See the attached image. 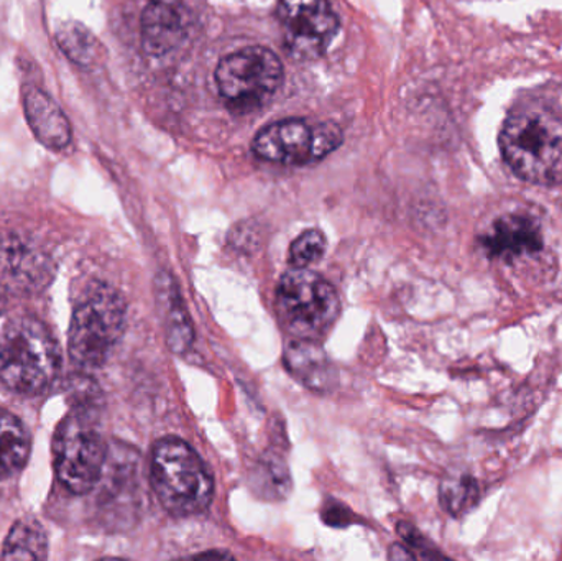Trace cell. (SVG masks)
<instances>
[{
  "mask_svg": "<svg viewBox=\"0 0 562 561\" xmlns=\"http://www.w3.org/2000/svg\"><path fill=\"white\" fill-rule=\"evenodd\" d=\"M501 148L512 170L528 183H562V117L541 104L515 109L501 134Z\"/></svg>",
  "mask_w": 562,
  "mask_h": 561,
  "instance_id": "6da1fadb",
  "label": "cell"
},
{
  "mask_svg": "<svg viewBox=\"0 0 562 561\" xmlns=\"http://www.w3.org/2000/svg\"><path fill=\"white\" fill-rule=\"evenodd\" d=\"M150 484L164 509L177 517L204 513L214 496V478L203 458L177 437L161 438L155 444Z\"/></svg>",
  "mask_w": 562,
  "mask_h": 561,
  "instance_id": "7a4b0ae2",
  "label": "cell"
},
{
  "mask_svg": "<svg viewBox=\"0 0 562 561\" xmlns=\"http://www.w3.org/2000/svg\"><path fill=\"white\" fill-rule=\"evenodd\" d=\"M61 352L49 329L32 316L7 323L0 333V384L23 395L46 391L58 375Z\"/></svg>",
  "mask_w": 562,
  "mask_h": 561,
  "instance_id": "3957f363",
  "label": "cell"
},
{
  "mask_svg": "<svg viewBox=\"0 0 562 561\" xmlns=\"http://www.w3.org/2000/svg\"><path fill=\"white\" fill-rule=\"evenodd\" d=\"M124 296L108 283L94 282L82 292L72 312L68 351L81 371L101 368L125 329Z\"/></svg>",
  "mask_w": 562,
  "mask_h": 561,
  "instance_id": "277c9868",
  "label": "cell"
},
{
  "mask_svg": "<svg viewBox=\"0 0 562 561\" xmlns=\"http://www.w3.org/2000/svg\"><path fill=\"white\" fill-rule=\"evenodd\" d=\"M276 308L291 338L321 341L339 318L340 300L329 280L293 267L277 287Z\"/></svg>",
  "mask_w": 562,
  "mask_h": 561,
  "instance_id": "5b68a950",
  "label": "cell"
},
{
  "mask_svg": "<svg viewBox=\"0 0 562 561\" xmlns=\"http://www.w3.org/2000/svg\"><path fill=\"white\" fill-rule=\"evenodd\" d=\"M214 78L227 108L247 114L262 108L279 91L283 65L272 49L247 46L224 56Z\"/></svg>",
  "mask_w": 562,
  "mask_h": 561,
  "instance_id": "8992f818",
  "label": "cell"
},
{
  "mask_svg": "<svg viewBox=\"0 0 562 561\" xmlns=\"http://www.w3.org/2000/svg\"><path fill=\"white\" fill-rule=\"evenodd\" d=\"M55 470L59 483L71 494H88L102 480L108 447L94 427V417L71 412L59 424L53 440Z\"/></svg>",
  "mask_w": 562,
  "mask_h": 561,
  "instance_id": "52a82bcc",
  "label": "cell"
},
{
  "mask_svg": "<svg viewBox=\"0 0 562 561\" xmlns=\"http://www.w3.org/2000/svg\"><path fill=\"white\" fill-rule=\"evenodd\" d=\"M344 132L334 122L311 125L304 119H284L263 127L252 142L254 152L273 164L306 165L323 160L340 147Z\"/></svg>",
  "mask_w": 562,
  "mask_h": 561,
  "instance_id": "ba28073f",
  "label": "cell"
},
{
  "mask_svg": "<svg viewBox=\"0 0 562 561\" xmlns=\"http://www.w3.org/2000/svg\"><path fill=\"white\" fill-rule=\"evenodd\" d=\"M284 26V48L291 58L314 59L323 55L339 29L329 0H279Z\"/></svg>",
  "mask_w": 562,
  "mask_h": 561,
  "instance_id": "9c48e42d",
  "label": "cell"
},
{
  "mask_svg": "<svg viewBox=\"0 0 562 561\" xmlns=\"http://www.w3.org/2000/svg\"><path fill=\"white\" fill-rule=\"evenodd\" d=\"M482 246L492 259L517 262L541 253L543 231L540 223L528 214H507L492 224L482 237Z\"/></svg>",
  "mask_w": 562,
  "mask_h": 561,
  "instance_id": "30bf717a",
  "label": "cell"
},
{
  "mask_svg": "<svg viewBox=\"0 0 562 561\" xmlns=\"http://www.w3.org/2000/svg\"><path fill=\"white\" fill-rule=\"evenodd\" d=\"M52 277L49 257L23 240L0 243V287L15 292H36Z\"/></svg>",
  "mask_w": 562,
  "mask_h": 561,
  "instance_id": "8fae6325",
  "label": "cell"
},
{
  "mask_svg": "<svg viewBox=\"0 0 562 561\" xmlns=\"http://www.w3.org/2000/svg\"><path fill=\"white\" fill-rule=\"evenodd\" d=\"M286 371L307 391L329 394L337 388L339 374L319 341L293 338L283 352Z\"/></svg>",
  "mask_w": 562,
  "mask_h": 561,
  "instance_id": "7c38bea8",
  "label": "cell"
},
{
  "mask_svg": "<svg viewBox=\"0 0 562 561\" xmlns=\"http://www.w3.org/2000/svg\"><path fill=\"white\" fill-rule=\"evenodd\" d=\"M23 111L40 144L52 150H61L71 142V124L59 105L36 86L23 92Z\"/></svg>",
  "mask_w": 562,
  "mask_h": 561,
  "instance_id": "4fadbf2b",
  "label": "cell"
},
{
  "mask_svg": "<svg viewBox=\"0 0 562 561\" xmlns=\"http://www.w3.org/2000/svg\"><path fill=\"white\" fill-rule=\"evenodd\" d=\"M184 36L183 15L175 0H148L142 13V45L151 56H164Z\"/></svg>",
  "mask_w": 562,
  "mask_h": 561,
  "instance_id": "5bb4252c",
  "label": "cell"
},
{
  "mask_svg": "<svg viewBox=\"0 0 562 561\" xmlns=\"http://www.w3.org/2000/svg\"><path fill=\"white\" fill-rule=\"evenodd\" d=\"M164 282L158 283V302L165 312V332H167L168 345L173 352H184L190 348L194 339L193 326L190 316L184 308L178 287L171 279L161 277Z\"/></svg>",
  "mask_w": 562,
  "mask_h": 561,
  "instance_id": "9a60e30c",
  "label": "cell"
},
{
  "mask_svg": "<svg viewBox=\"0 0 562 561\" xmlns=\"http://www.w3.org/2000/svg\"><path fill=\"white\" fill-rule=\"evenodd\" d=\"M29 453V431L15 415L0 408V481L22 470Z\"/></svg>",
  "mask_w": 562,
  "mask_h": 561,
  "instance_id": "2e32d148",
  "label": "cell"
},
{
  "mask_svg": "<svg viewBox=\"0 0 562 561\" xmlns=\"http://www.w3.org/2000/svg\"><path fill=\"white\" fill-rule=\"evenodd\" d=\"M48 556V537L42 524L32 517L13 524L3 542V560H45Z\"/></svg>",
  "mask_w": 562,
  "mask_h": 561,
  "instance_id": "e0dca14e",
  "label": "cell"
},
{
  "mask_svg": "<svg viewBox=\"0 0 562 561\" xmlns=\"http://www.w3.org/2000/svg\"><path fill=\"white\" fill-rule=\"evenodd\" d=\"M56 43L71 61L79 66L94 65L101 56V45L94 33L81 22H66L56 32Z\"/></svg>",
  "mask_w": 562,
  "mask_h": 561,
  "instance_id": "ac0fdd59",
  "label": "cell"
},
{
  "mask_svg": "<svg viewBox=\"0 0 562 561\" xmlns=\"http://www.w3.org/2000/svg\"><path fill=\"white\" fill-rule=\"evenodd\" d=\"M254 490L269 501H280L290 494L291 476L286 463L279 455H263L252 473Z\"/></svg>",
  "mask_w": 562,
  "mask_h": 561,
  "instance_id": "d6986e66",
  "label": "cell"
},
{
  "mask_svg": "<svg viewBox=\"0 0 562 561\" xmlns=\"http://www.w3.org/2000/svg\"><path fill=\"white\" fill-rule=\"evenodd\" d=\"M439 496H441L442 507L452 516L459 517L475 507L481 497V491L474 478L458 474L442 481Z\"/></svg>",
  "mask_w": 562,
  "mask_h": 561,
  "instance_id": "ffe728a7",
  "label": "cell"
},
{
  "mask_svg": "<svg viewBox=\"0 0 562 561\" xmlns=\"http://www.w3.org/2000/svg\"><path fill=\"white\" fill-rule=\"evenodd\" d=\"M326 247L327 240L323 231H304L291 244L290 250H288V262L294 269H307V267L323 259Z\"/></svg>",
  "mask_w": 562,
  "mask_h": 561,
  "instance_id": "44dd1931",
  "label": "cell"
},
{
  "mask_svg": "<svg viewBox=\"0 0 562 561\" xmlns=\"http://www.w3.org/2000/svg\"><path fill=\"white\" fill-rule=\"evenodd\" d=\"M324 519H326V523L330 524V526H346V524H349V510H347L346 507L333 504V507H326Z\"/></svg>",
  "mask_w": 562,
  "mask_h": 561,
  "instance_id": "7402d4cb",
  "label": "cell"
},
{
  "mask_svg": "<svg viewBox=\"0 0 562 561\" xmlns=\"http://www.w3.org/2000/svg\"><path fill=\"white\" fill-rule=\"evenodd\" d=\"M0 306H2V295H0Z\"/></svg>",
  "mask_w": 562,
  "mask_h": 561,
  "instance_id": "603a6c76",
  "label": "cell"
}]
</instances>
